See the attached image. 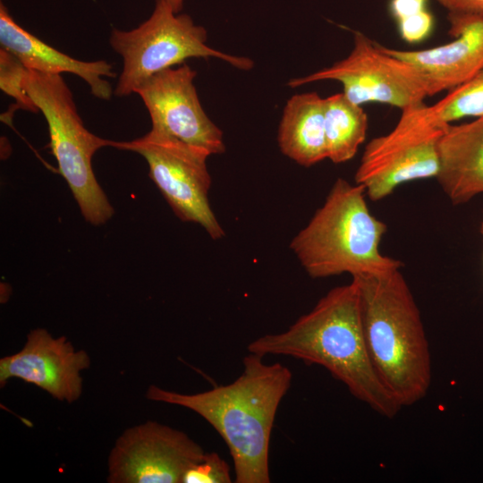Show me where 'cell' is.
Segmentation results:
<instances>
[{"label":"cell","mask_w":483,"mask_h":483,"mask_svg":"<svg viewBox=\"0 0 483 483\" xmlns=\"http://www.w3.org/2000/svg\"><path fill=\"white\" fill-rule=\"evenodd\" d=\"M451 42L424 50H384L412 65L426 83L429 97L451 90L483 68V17L448 13Z\"/></svg>","instance_id":"13"},{"label":"cell","mask_w":483,"mask_h":483,"mask_svg":"<svg viewBox=\"0 0 483 483\" xmlns=\"http://www.w3.org/2000/svg\"><path fill=\"white\" fill-rule=\"evenodd\" d=\"M249 352L290 356L325 368L358 400L392 419L402 407L386 387L370 359L361 323L359 289L350 284L331 289L285 331L264 335Z\"/></svg>","instance_id":"1"},{"label":"cell","mask_w":483,"mask_h":483,"mask_svg":"<svg viewBox=\"0 0 483 483\" xmlns=\"http://www.w3.org/2000/svg\"><path fill=\"white\" fill-rule=\"evenodd\" d=\"M401 38L408 43H419L426 39L434 28L432 13L425 10L416 15L397 21Z\"/></svg>","instance_id":"21"},{"label":"cell","mask_w":483,"mask_h":483,"mask_svg":"<svg viewBox=\"0 0 483 483\" xmlns=\"http://www.w3.org/2000/svg\"><path fill=\"white\" fill-rule=\"evenodd\" d=\"M401 111L390 132L366 145L355 174V182L374 201L402 183L436 177L439 172L438 140L445 125L436 121L425 103Z\"/></svg>","instance_id":"7"},{"label":"cell","mask_w":483,"mask_h":483,"mask_svg":"<svg viewBox=\"0 0 483 483\" xmlns=\"http://www.w3.org/2000/svg\"><path fill=\"white\" fill-rule=\"evenodd\" d=\"M368 351L381 381L400 404L428 394L431 355L419 307L400 269L353 276Z\"/></svg>","instance_id":"3"},{"label":"cell","mask_w":483,"mask_h":483,"mask_svg":"<svg viewBox=\"0 0 483 483\" xmlns=\"http://www.w3.org/2000/svg\"><path fill=\"white\" fill-rule=\"evenodd\" d=\"M436 177L449 200L463 204L483 193V117L446 124L438 140Z\"/></svg>","instance_id":"15"},{"label":"cell","mask_w":483,"mask_h":483,"mask_svg":"<svg viewBox=\"0 0 483 483\" xmlns=\"http://www.w3.org/2000/svg\"><path fill=\"white\" fill-rule=\"evenodd\" d=\"M250 352L243 371L232 383L197 394H181L150 386L146 397L187 408L206 419L221 436L233 459L236 483H269L272 428L292 374L281 364L265 363Z\"/></svg>","instance_id":"2"},{"label":"cell","mask_w":483,"mask_h":483,"mask_svg":"<svg viewBox=\"0 0 483 483\" xmlns=\"http://www.w3.org/2000/svg\"><path fill=\"white\" fill-rule=\"evenodd\" d=\"M89 366V354L76 350L65 336L54 337L47 329L36 328L28 334L18 352L0 359V386L19 378L71 403L80 397V373Z\"/></svg>","instance_id":"12"},{"label":"cell","mask_w":483,"mask_h":483,"mask_svg":"<svg viewBox=\"0 0 483 483\" xmlns=\"http://www.w3.org/2000/svg\"><path fill=\"white\" fill-rule=\"evenodd\" d=\"M206 452L184 432L157 421L130 428L108 457L109 483H181Z\"/></svg>","instance_id":"10"},{"label":"cell","mask_w":483,"mask_h":483,"mask_svg":"<svg viewBox=\"0 0 483 483\" xmlns=\"http://www.w3.org/2000/svg\"><path fill=\"white\" fill-rule=\"evenodd\" d=\"M324 100L326 158L335 164L345 163L353 158L366 139L368 115L343 92Z\"/></svg>","instance_id":"17"},{"label":"cell","mask_w":483,"mask_h":483,"mask_svg":"<svg viewBox=\"0 0 483 483\" xmlns=\"http://www.w3.org/2000/svg\"><path fill=\"white\" fill-rule=\"evenodd\" d=\"M480 233H481V234H482V236H483V221H482L481 226H480Z\"/></svg>","instance_id":"25"},{"label":"cell","mask_w":483,"mask_h":483,"mask_svg":"<svg viewBox=\"0 0 483 483\" xmlns=\"http://www.w3.org/2000/svg\"><path fill=\"white\" fill-rule=\"evenodd\" d=\"M320 80H335L343 93L361 106L377 102L401 110L424 103L428 89L410 64L390 55L382 45L360 31H353V47L349 55L313 73L290 80L292 88Z\"/></svg>","instance_id":"9"},{"label":"cell","mask_w":483,"mask_h":483,"mask_svg":"<svg viewBox=\"0 0 483 483\" xmlns=\"http://www.w3.org/2000/svg\"><path fill=\"white\" fill-rule=\"evenodd\" d=\"M230 467L218 453H205L203 457L184 472L181 483H229Z\"/></svg>","instance_id":"20"},{"label":"cell","mask_w":483,"mask_h":483,"mask_svg":"<svg viewBox=\"0 0 483 483\" xmlns=\"http://www.w3.org/2000/svg\"><path fill=\"white\" fill-rule=\"evenodd\" d=\"M27 68L14 55L0 47V88L13 97L18 107L32 112H39L34 101L26 92L23 83Z\"/></svg>","instance_id":"19"},{"label":"cell","mask_w":483,"mask_h":483,"mask_svg":"<svg viewBox=\"0 0 483 483\" xmlns=\"http://www.w3.org/2000/svg\"><path fill=\"white\" fill-rule=\"evenodd\" d=\"M365 194L362 185L336 179L323 205L291 241L290 249L311 278L380 275L402 267L380 252L387 227L370 213Z\"/></svg>","instance_id":"4"},{"label":"cell","mask_w":483,"mask_h":483,"mask_svg":"<svg viewBox=\"0 0 483 483\" xmlns=\"http://www.w3.org/2000/svg\"><path fill=\"white\" fill-rule=\"evenodd\" d=\"M204 27L188 14L177 13L165 0H156L151 15L130 30L114 28L109 44L123 59L114 94L127 97L156 73L182 64L189 58H218L241 70H250L254 62L229 55L207 44Z\"/></svg>","instance_id":"6"},{"label":"cell","mask_w":483,"mask_h":483,"mask_svg":"<svg viewBox=\"0 0 483 483\" xmlns=\"http://www.w3.org/2000/svg\"><path fill=\"white\" fill-rule=\"evenodd\" d=\"M430 108L441 125L465 117H483V68L462 85L449 90Z\"/></svg>","instance_id":"18"},{"label":"cell","mask_w":483,"mask_h":483,"mask_svg":"<svg viewBox=\"0 0 483 483\" xmlns=\"http://www.w3.org/2000/svg\"><path fill=\"white\" fill-rule=\"evenodd\" d=\"M112 147L145 158L150 179L180 220L199 225L213 240L225 236L208 201V150L154 130L132 140H113Z\"/></svg>","instance_id":"8"},{"label":"cell","mask_w":483,"mask_h":483,"mask_svg":"<svg viewBox=\"0 0 483 483\" xmlns=\"http://www.w3.org/2000/svg\"><path fill=\"white\" fill-rule=\"evenodd\" d=\"M428 0H391L390 12L396 21L416 15L425 10Z\"/></svg>","instance_id":"22"},{"label":"cell","mask_w":483,"mask_h":483,"mask_svg":"<svg viewBox=\"0 0 483 483\" xmlns=\"http://www.w3.org/2000/svg\"><path fill=\"white\" fill-rule=\"evenodd\" d=\"M196 71L187 64L161 71L136 91L142 99L156 131L223 154V131L204 111L194 85Z\"/></svg>","instance_id":"11"},{"label":"cell","mask_w":483,"mask_h":483,"mask_svg":"<svg viewBox=\"0 0 483 483\" xmlns=\"http://www.w3.org/2000/svg\"><path fill=\"white\" fill-rule=\"evenodd\" d=\"M448 13L471 14L483 17V0H436Z\"/></svg>","instance_id":"23"},{"label":"cell","mask_w":483,"mask_h":483,"mask_svg":"<svg viewBox=\"0 0 483 483\" xmlns=\"http://www.w3.org/2000/svg\"><path fill=\"white\" fill-rule=\"evenodd\" d=\"M0 46L20 59L27 69L47 73H72L89 85L95 97L102 100L112 97V86L104 79L116 77L110 63L81 61L55 49L19 25L2 2Z\"/></svg>","instance_id":"14"},{"label":"cell","mask_w":483,"mask_h":483,"mask_svg":"<svg viewBox=\"0 0 483 483\" xmlns=\"http://www.w3.org/2000/svg\"><path fill=\"white\" fill-rule=\"evenodd\" d=\"M174 9V11L179 13L183 7V0H165Z\"/></svg>","instance_id":"24"},{"label":"cell","mask_w":483,"mask_h":483,"mask_svg":"<svg viewBox=\"0 0 483 483\" xmlns=\"http://www.w3.org/2000/svg\"><path fill=\"white\" fill-rule=\"evenodd\" d=\"M325 100L317 92L296 94L286 102L277 131L281 152L309 167L326 158Z\"/></svg>","instance_id":"16"},{"label":"cell","mask_w":483,"mask_h":483,"mask_svg":"<svg viewBox=\"0 0 483 483\" xmlns=\"http://www.w3.org/2000/svg\"><path fill=\"white\" fill-rule=\"evenodd\" d=\"M23 87L47 121L49 148L85 220L98 225L114 209L93 173L91 160L113 140L90 132L79 115L72 93L61 74L27 69Z\"/></svg>","instance_id":"5"}]
</instances>
